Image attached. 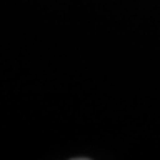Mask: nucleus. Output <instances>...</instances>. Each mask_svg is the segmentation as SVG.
Listing matches in <instances>:
<instances>
[]
</instances>
